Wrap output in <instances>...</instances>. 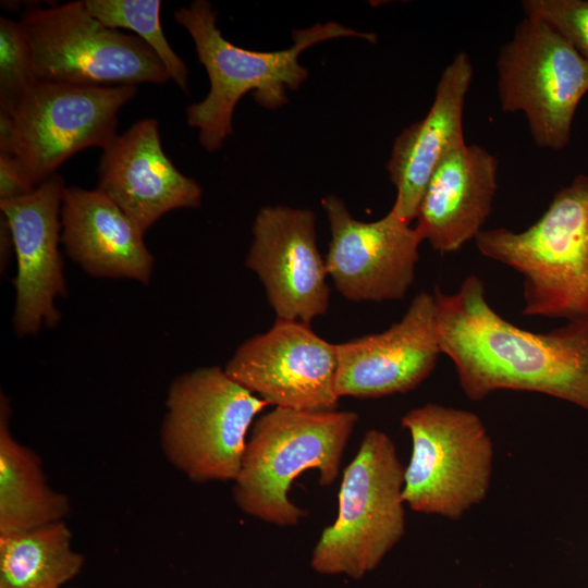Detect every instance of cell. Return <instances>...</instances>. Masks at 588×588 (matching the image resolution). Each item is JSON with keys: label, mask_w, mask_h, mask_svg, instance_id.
Wrapping results in <instances>:
<instances>
[{"label": "cell", "mask_w": 588, "mask_h": 588, "mask_svg": "<svg viewBox=\"0 0 588 588\" xmlns=\"http://www.w3.org/2000/svg\"><path fill=\"white\" fill-rule=\"evenodd\" d=\"M0 248H1V267L7 265V261L10 258L12 249L14 252L13 237L10 230V226L5 218L1 215L0 223Z\"/></svg>", "instance_id": "484cf974"}, {"label": "cell", "mask_w": 588, "mask_h": 588, "mask_svg": "<svg viewBox=\"0 0 588 588\" xmlns=\"http://www.w3.org/2000/svg\"><path fill=\"white\" fill-rule=\"evenodd\" d=\"M401 426L412 439L402 492L412 511L458 520L486 499L494 446L477 414L426 403L404 414Z\"/></svg>", "instance_id": "52a82bcc"}, {"label": "cell", "mask_w": 588, "mask_h": 588, "mask_svg": "<svg viewBox=\"0 0 588 588\" xmlns=\"http://www.w3.org/2000/svg\"><path fill=\"white\" fill-rule=\"evenodd\" d=\"M145 233L159 218L201 204L199 184L166 155L155 118L137 121L102 149L97 187Z\"/></svg>", "instance_id": "2e32d148"}, {"label": "cell", "mask_w": 588, "mask_h": 588, "mask_svg": "<svg viewBox=\"0 0 588 588\" xmlns=\"http://www.w3.org/2000/svg\"><path fill=\"white\" fill-rule=\"evenodd\" d=\"M468 54L458 52L444 68L428 113L395 138L387 170L396 196L390 212L411 224L427 184L441 160L465 144L463 113L473 79Z\"/></svg>", "instance_id": "e0dca14e"}, {"label": "cell", "mask_w": 588, "mask_h": 588, "mask_svg": "<svg viewBox=\"0 0 588 588\" xmlns=\"http://www.w3.org/2000/svg\"><path fill=\"white\" fill-rule=\"evenodd\" d=\"M35 188L20 161L12 155L0 152V201L25 196Z\"/></svg>", "instance_id": "d4e9b609"}, {"label": "cell", "mask_w": 588, "mask_h": 588, "mask_svg": "<svg viewBox=\"0 0 588 588\" xmlns=\"http://www.w3.org/2000/svg\"><path fill=\"white\" fill-rule=\"evenodd\" d=\"M175 22L191 35L199 62L210 83L208 95L186 108V122L198 130L200 145L219 150L233 134V113L247 93L265 109L277 110L287 102V90H296L308 77L298 62L309 47L339 37H359L373 42L372 33L357 32L336 22L315 24L292 32L293 45L279 51H255L235 46L217 27L218 12L207 0H195L173 13Z\"/></svg>", "instance_id": "7a4b0ae2"}, {"label": "cell", "mask_w": 588, "mask_h": 588, "mask_svg": "<svg viewBox=\"0 0 588 588\" xmlns=\"http://www.w3.org/2000/svg\"><path fill=\"white\" fill-rule=\"evenodd\" d=\"M404 469L393 440L378 429L366 431L343 470L338 516L311 552L316 573L360 579L401 541L406 530Z\"/></svg>", "instance_id": "5b68a950"}, {"label": "cell", "mask_w": 588, "mask_h": 588, "mask_svg": "<svg viewBox=\"0 0 588 588\" xmlns=\"http://www.w3.org/2000/svg\"><path fill=\"white\" fill-rule=\"evenodd\" d=\"M64 181L53 174L22 197L1 200V215L13 237L17 272L13 281V328L17 336L36 334L60 320L54 302L66 295L61 242Z\"/></svg>", "instance_id": "5bb4252c"}, {"label": "cell", "mask_w": 588, "mask_h": 588, "mask_svg": "<svg viewBox=\"0 0 588 588\" xmlns=\"http://www.w3.org/2000/svg\"><path fill=\"white\" fill-rule=\"evenodd\" d=\"M336 344L309 324L275 319L265 333L243 342L225 372L274 407L308 412L335 411Z\"/></svg>", "instance_id": "8fae6325"}, {"label": "cell", "mask_w": 588, "mask_h": 588, "mask_svg": "<svg viewBox=\"0 0 588 588\" xmlns=\"http://www.w3.org/2000/svg\"><path fill=\"white\" fill-rule=\"evenodd\" d=\"M61 225L68 255L89 275L149 283L154 257L144 233L98 188L65 186Z\"/></svg>", "instance_id": "d6986e66"}, {"label": "cell", "mask_w": 588, "mask_h": 588, "mask_svg": "<svg viewBox=\"0 0 588 588\" xmlns=\"http://www.w3.org/2000/svg\"><path fill=\"white\" fill-rule=\"evenodd\" d=\"M434 317L433 294L422 291L385 331L336 344L339 397L406 393L424 382L441 354Z\"/></svg>", "instance_id": "9a60e30c"}, {"label": "cell", "mask_w": 588, "mask_h": 588, "mask_svg": "<svg viewBox=\"0 0 588 588\" xmlns=\"http://www.w3.org/2000/svg\"><path fill=\"white\" fill-rule=\"evenodd\" d=\"M522 9L556 30L588 63V0H524Z\"/></svg>", "instance_id": "cb8c5ba5"}, {"label": "cell", "mask_w": 588, "mask_h": 588, "mask_svg": "<svg viewBox=\"0 0 588 588\" xmlns=\"http://www.w3.org/2000/svg\"><path fill=\"white\" fill-rule=\"evenodd\" d=\"M495 64L501 109L524 113L538 147L565 148L588 93V63L551 26L525 16Z\"/></svg>", "instance_id": "9c48e42d"}, {"label": "cell", "mask_w": 588, "mask_h": 588, "mask_svg": "<svg viewBox=\"0 0 588 588\" xmlns=\"http://www.w3.org/2000/svg\"><path fill=\"white\" fill-rule=\"evenodd\" d=\"M498 166L487 149L466 143L441 160L415 219V229L433 250L455 253L483 230L498 189Z\"/></svg>", "instance_id": "ac0fdd59"}, {"label": "cell", "mask_w": 588, "mask_h": 588, "mask_svg": "<svg viewBox=\"0 0 588 588\" xmlns=\"http://www.w3.org/2000/svg\"><path fill=\"white\" fill-rule=\"evenodd\" d=\"M105 25L133 30L163 63L170 78L188 93V69L168 42L160 21V0H83Z\"/></svg>", "instance_id": "7402d4cb"}, {"label": "cell", "mask_w": 588, "mask_h": 588, "mask_svg": "<svg viewBox=\"0 0 588 588\" xmlns=\"http://www.w3.org/2000/svg\"><path fill=\"white\" fill-rule=\"evenodd\" d=\"M37 82L20 21L0 17V111L10 113Z\"/></svg>", "instance_id": "603a6c76"}, {"label": "cell", "mask_w": 588, "mask_h": 588, "mask_svg": "<svg viewBox=\"0 0 588 588\" xmlns=\"http://www.w3.org/2000/svg\"><path fill=\"white\" fill-rule=\"evenodd\" d=\"M136 93V86L37 81L9 113L15 133L11 155L37 186L81 150L107 147L118 135L120 110Z\"/></svg>", "instance_id": "30bf717a"}, {"label": "cell", "mask_w": 588, "mask_h": 588, "mask_svg": "<svg viewBox=\"0 0 588 588\" xmlns=\"http://www.w3.org/2000/svg\"><path fill=\"white\" fill-rule=\"evenodd\" d=\"M315 222L311 210L287 206H266L256 215L245 265L261 281L277 319L310 324L328 311V271Z\"/></svg>", "instance_id": "4fadbf2b"}, {"label": "cell", "mask_w": 588, "mask_h": 588, "mask_svg": "<svg viewBox=\"0 0 588 588\" xmlns=\"http://www.w3.org/2000/svg\"><path fill=\"white\" fill-rule=\"evenodd\" d=\"M20 22L37 81L111 87L171 79L142 39L105 25L83 0L29 7Z\"/></svg>", "instance_id": "ba28073f"}, {"label": "cell", "mask_w": 588, "mask_h": 588, "mask_svg": "<svg viewBox=\"0 0 588 588\" xmlns=\"http://www.w3.org/2000/svg\"><path fill=\"white\" fill-rule=\"evenodd\" d=\"M84 563L65 520L0 536V588H63Z\"/></svg>", "instance_id": "44dd1931"}, {"label": "cell", "mask_w": 588, "mask_h": 588, "mask_svg": "<svg viewBox=\"0 0 588 588\" xmlns=\"http://www.w3.org/2000/svg\"><path fill=\"white\" fill-rule=\"evenodd\" d=\"M160 445L169 463L195 483L234 481L255 417L269 404L218 366L170 384Z\"/></svg>", "instance_id": "8992f818"}, {"label": "cell", "mask_w": 588, "mask_h": 588, "mask_svg": "<svg viewBox=\"0 0 588 588\" xmlns=\"http://www.w3.org/2000/svg\"><path fill=\"white\" fill-rule=\"evenodd\" d=\"M10 404L0 401V536L64 520L70 502L47 481L36 452L10 430Z\"/></svg>", "instance_id": "ffe728a7"}, {"label": "cell", "mask_w": 588, "mask_h": 588, "mask_svg": "<svg viewBox=\"0 0 588 588\" xmlns=\"http://www.w3.org/2000/svg\"><path fill=\"white\" fill-rule=\"evenodd\" d=\"M358 421L351 411L308 412L274 407L253 424L233 499L245 514L280 527L295 526L307 511L289 499L292 482L316 469L319 483L340 475L344 449Z\"/></svg>", "instance_id": "277c9868"}, {"label": "cell", "mask_w": 588, "mask_h": 588, "mask_svg": "<svg viewBox=\"0 0 588 588\" xmlns=\"http://www.w3.org/2000/svg\"><path fill=\"white\" fill-rule=\"evenodd\" d=\"M331 230L328 275L352 302L402 299L415 278L419 245L415 229L390 211L372 222L356 220L338 196L321 200Z\"/></svg>", "instance_id": "7c38bea8"}, {"label": "cell", "mask_w": 588, "mask_h": 588, "mask_svg": "<svg viewBox=\"0 0 588 588\" xmlns=\"http://www.w3.org/2000/svg\"><path fill=\"white\" fill-rule=\"evenodd\" d=\"M432 294L441 353L453 362L469 400L499 390L528 391L588 413V323L567 322L546 333L523 330L490 306L475 274L453 294L439 287Z\"/></svg>", "instance_id": "6da1fadb"}, {"label": "cell", "mask_w": 588, "mask_h": 588, "mask_svg": "<svg viewBox=\"0 0 588 588\" xmlns=\"http://www.w3.org/2000/svg\"><path fill=\"white\" fill-rule=\"evenodd\" d=\"M475 244L523 275V315L588 323V174L556 191L528 229L481 230Z\"/></svg>", "instance_id": "3957f363"}]
</instances>
